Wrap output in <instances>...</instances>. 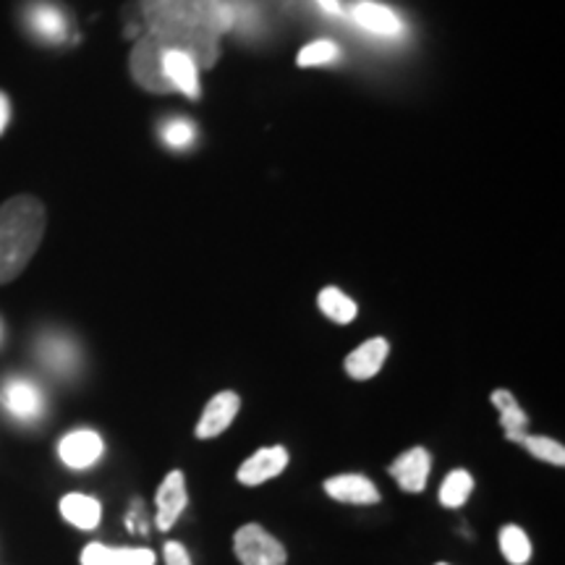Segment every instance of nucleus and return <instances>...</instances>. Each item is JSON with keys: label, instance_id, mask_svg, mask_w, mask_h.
<instances>
[{"label": "nucleus", "instance_id": "1", "mask_svg": "<svg viewBox=\"0 0 565 565\" xmlns=\"http://www.w3.org/2000/svg\"><path fill=\"white\" fill-rule=\"evenodd\" d=\"M152 38L168 47L186 51L200 68H210L221 55V34L231 30L225 0H139Z\"/></svg>", "mask_w": 565, "mask_h": 565}, {"label": "nucleus", "instance_id": "2", "mask_svg": "<svg viewBox=\"0 0 565 565\" xmlns=\"http://www.w3.org/2000/svg\"><path fill=\"white\" fill-rule=\"evenodd\" d=\"M47 212L38 196H11L0 204V286L17 280L38 254Z\"/></svg>", "mask_w": 565, "mask_h": 565}, {"label": "nucleus", "instance_id": "3", "mask_svg": "<svg viewBox=\"0 0 565 565\" xmlns=\"http://www.w3.org/2000/svg\"><path fill=\"white\" fill-rule=\"evenodd\" d=\"M345 19H351L356 30H362L370 40L404 42L408 38L406 19L377 0H353L351 9L345 11Z\"/></svg>", "mask_w": 565, "mask_h": 565}, {"label": "nucleus", "instance_id": "4", "mask_svg": "<svg viewBox=\"0 0 565 565\" xmlns=\"http://www.w3.org/2000/svg\"><path fill=\"white\" fill-rule=\"evenodd\" d=\"M24 26L34 40L45 45H63L71 38L68 13L53 0H32L24 9Z\"/></svg>", "mask_w": 565, "mask_h": 565}, {"label": "nucleus", "instance_id": "5", "mask_svg": "<svg viewBox=\"0 0 565 565\" xmlns=\"http://www.w3.org/2000/svg\"><path fill=\"white\" fill-rule=\"evenodd\" d=\"M233 550L244 565H286V547L259 524H246L233 536Z\"/></svg>", "mask_w": 565, "mask_h": 565}, {"label": "nucleus", "instance_id": "6", "mask_svg": "<svg viewBox=\"0 0 565 565\" xmlns=\"http://www.w3.org/2000/svg\"><path fill=\"white\" fill-rule=\"evenodd\" d=\"M162 42L158 38H152V34H145V38H139L137 45H134L131 51V76L134 82L139 84V87H145L147 92H158V95H168L171 89V84L166 82V76H162V68H160V61H162Z\"/></svg>", "mask_w": 565, "mask_h": 565}, {"label": "nucleus", "instance_id": "7", "mask_svg": "<svg viewBox=\"0 0 565 565\" xmlns=\"http://www.w3.org/2000/svg\"><path fill=\"white\" fill-rule=\"evenodd\" d=\"M3 408L17 422H38L45 414V395L40 385L32 383L30 377H11L6 380L3 391H0Z\"/></svg>", "mask_w": 565, "mask_h": 565}, {"label": "nucleus", "instance_id": "8", "mask_svg": "<svg viewBox=\"0 0 565 565\" xmlns=\"http://www.w3.org/2000/svg\"><path fill=\"white\" fill-rule=\"evenodd\" d=\"M166 45V42H162ZM162 76L171 84L173 92H181L189 100H196L202 95L200 84V66L186 51H179V47H162V61H160Z\"/></svg>", "mask_w": 565, "mask_h": 565}, {"label": "nucleus", "instance_id": "9", "mask_svg": "<svg viewBox=\"0 0 565 565\" xmlns=\"http://www.w3.org/2000/svg\"><path fill=\"white\" fill-rule=\"evenodd\" d=\"M103 437L95 429H74L58 443V456L68 469H89L103 458Z\"/></svg>", "mask_w": 565, "mask_h": 565}, {"label": "nucleus", "instance_id": "10", "mask_svg": "<svg viewBox=\"0 0 565 565\" xmlns=\"http://www.w3.org/2000/svg\"><path fill=\"white\" fill-rule=\"evenodd\" d=\"M238 408H242V398H238L236 393L233 391L217 393L215 398L204 406L202 419L196 424V437H200V440H210V437L223 435L233 424V419H236Z\"/></svg>", "mask_w": 565, "mask_h": 565}, {"label": "nucleus", "instance_id": "11", "mask_svg": "<svg viewBox=\"0 0 565 565\" xmlns=\"http://www.w3.org/2000/svg\"><path fill=\"white\" fill-rule=\"evenodd\" d=\"M286 466H288V450L282 448V445L263 448L242 463V469H238V482L246 487H257L267 482V479L282 475Z\"/></svg>", "mask_w": 565, "mask_h": 565}, {"label": "nucleus", "instance_id": "12", "mask_svg": "<svg viewBox=\"0 0 565 565\" xmlns=\"http://www.w3.org/2000/svg\"><path fill=\"white\" fill-rule=\"evenodd\" d=\"M158 524L160 532H168L175 521H179V515L183 513V508H186V479H183L181 471H171L166 479H162L160 490H158Z\"/></svg>", "mask_w": 565, "mask_h": 565}, {"label": "nucleus", "instance_id": "13", "mask_svg": "<svg viewBox=\"0 0 565 565\" xmlns=\"http://www.w3.org/2000/svg\"><path fill=\"white\" fill-rule=\"evenodd\" d=\"M429 469H433V458L424 448L406 450L398 461L391 463V475L395 477L401 490L406 492H422L427 487Z\"/></svg>", "mask_w": 565, "mask_h": 565}, {"label": "nucleus", "instance_id": "14", "mask_svg": "<svg viewBox=\"0 0 565 565\" xmlns=\"http://www.w3.org/2000/svg\"><path fill=\"white\" fill-rule=\"evenodd\" d=\"M324 492L338 503L351 505H374L380 503V490L374 487L372 479L362 475H341L324 482Z\"/></svg>", "mask_w": 565, "mask_h": 565}, {"label": "nucleus", "instance_id": "15", "mask_svg": "<svg viewBox=\"0 0 565 565\" xmlns=\"http://www.w3.org/2000/svg\"><path fill=\"white\" fill-rule=\"evenodd\" d=\"M387 351H391V345H387L385 338H372V341L362 343L345 356L343 370L353 380H372L374 374L383 370Z\"/></svg>", "mask_w": 565, "mask_h": 565}, {"label": "nucleus", "instance_id": "16", "mask_svg": "<svg viewBox=\"0 0 565 565\" xmlns=\"http://www.w3.org/2000/svg\"><path fill=\"white\" fill-rule=\"evenodd\" d=\"M38 353L42 364H45L51 372H58V374H71L76 370V364H79V351H76L74 341L66 335H55V333L45 335L38 345Z\"/></svg>", "mask_w": 565, "mask_h": 565}, {"label": "nucleus", "instance_id": "17", "mask_svg": "<svg viewBox=\"0 0 565 565\" xmlns=\"http://www.w3.org/2000/svg\"><path fill=\"white\" fill-rule=\"evenodd\" d=\"M61 513L71 526L84 529V532H92V529H97V524H100L103 508L95 498H89V494L71 492L61 500Z\"/></svg>", "mask_w": 565, "mask_h": 565}, {"label": "nucleus", "instance_id": "18", "mask_svg": "<svg viewBox=\"0 0 565 565\" xmlns=\"http://www.w3.org/2000/svg\"><path fill=\"white\" fill-rule=\"evenodd\" d=\"M492 404L498 406L500 412V424H503L505 437L511 443H521L526 437V427H529V416L524 414V408L519 406V401L513 398V393L508 391H494Z\"/></svg>", "mask_w": 565, "mask_h": 565}, {"label": "nucleus", "instance_id": "19", "mask_svg": "<svg viewBox=\"0 0 565 565\" xmlns=\"http://www.w3.org/2000/svg\"><path fill=\"white\" fill-rule=\"evenodd\" d=\"M317 303H320V312L338 324H349L356 320V301H353L351 296H345L341 288H322L320 296H317Z\"/></svg>", "mask_w": 565, "mask_h": 565}, {"label": "nucleus", "instance_id": "20", "mask_svg": "<svg viewBox=\"0 0 565 565\" xmlns=\"http://www.w3.org/2000/svg\"><path fill=\"white\" fill-rule=\"evenodd\" d=\"M500 550H503L505 561L511 565H524L532 557V542L524 529L503 526L500 529Z\"/></svg>", "mask_w": 565, "mask_h": 565}, {"label": "nucleus", "instance_id": "21", "mask_svg": "<svg viewBox=\"0 0 565 565\" xmlns=\"http://www.w3.org/2000/svg\"><path fill=\"white\" fill-rule=\"evenodd\" d=\"M471 490H475V479H471L469 471H450L440 487V503L445 508H461L466 500H469Z\"/></svg>", "mask_w": 565, "mask_h": 565}, {"label": "nucleus", "instance_id": "22", "mask_svg": "<svg viewBox=\"0 0 565 565\" xmlns=\"http://www.w3.org/2000/svg\"><path fill=\"white\" fill-rule=\"evenodd\" d=\"M341 45H338L335 40H315L309 42L307 47H301L299 51V63L301 68H309V66H330V63H338L341 61Z\"/></svg>", "mask_w": 565, "mask_h": 565}, {"label": "nucleus", "instance_id": "23", "mask_svg": "<svg viewBox=\"0 0 565 565\" xmlns=\"http://www.w3.org/2000/svg\"><path fill=\"white\" fill-rule=\"evenodd\" d=\"M160 139L162 145H168L171 150H189L196 141V126L189 118H171V121L160 124Z\"/></svg>", "mask_w": 565, "mask_h": 565}, {"label": "nucleus", "instance_id": "24", "mask_svg": "<svg viewBox=\"0 0 565 565\" xmlns=\"http://www.w3.org/2000/svg\"><path fill=\"white\" fill-rule=\"evenodd\" d=\"M521 445L540 461L553 463V466H565V448L561 443H555L553 437H542V435H526Z\"/></svg>", "mask_w": 565, "mask_h": 565}, {"label": "nucleus", "instance_id": "25", "mask_svg": "<svg viewBox=\"0 0 565 565\" xmlns=\"http://www.w3.org/2000/svg\"><path fill=\"white\" fill-rule=\"evenodd\" d=\"M116 565H154V553L145 547H110Z\"/></svg>", "mask_w": 565, "mask_h": 565}, {"label": "nucleus", "instance_id": "26", "mask_svg": "<svg viewBox=\"0 0 565 565\" xmlns=\"http://www.w3.org/2000/svg\"><path fill=\"white\" fill-rule=\"evenodd\" d=\"M82 565H116V561H113V550L100 545V542H92L89 547H84Z\"/></svg>", "mask_w": 565, "mask_h": 565}, {"label": "nucleus", "instance_id": "27", "mask_svg": "<svg viewBox=\"0 0 565 565\" xmlns=\"http://www.w3.org/2000/svg\"><path fill=\"white\" fill-rule=\"evenodd\" d=\"M315 6L324 19L345 21V6L341 3V0H315Z\"/></svg>", "mask_w": 565, "mask_h": 565}, {"label": "nucleus", "instance_id": "28", "mask_svg": "<svg viewBox=\"0 0 565 565\" xmlns=\"http://www.w3.org/2000/svg\"><path fill=\"white\" fill-rule=\"evenodd\" d=\"M166 565H192V561H189L186 547H183L181 542H168V545H166Z\"/></svg>", "mask_w": 565, "mask_h": 565}, {"label": "nucleus", "instance_id": "29", "mask_svg": "<svg viewBox=\"0 0 565 565\" xmlns=\"http://www.w3.org/2000/svg\"><path fill=\"white\" fill-rule=\"evenodd\" d=\"M9 124H11V103H9V95L0 92V134L9 129Z\"/></svg>", "mask_w": 565, "mask_h": 565}, {"label": "nucleus", "instance_id": "30", "mask_svg": "<svg viewBox=\"0 0 565 565\" xmlns=\"http://www.w3.org/2000/svg\"><path fill=\"white\" fill-rule=\"evenodd\" d=\"M437 565H448V563H437Z\"/></svg>", "mask_w": 565, "mask_h": 565}, {"label": "nucleus", "instance_id": "31", "mask_svg": "<svg viewBox=\"0 0 565 565\" xmlns=\"http://www.w3.org/2000/svg\"><path fill=\"white\" fill-rule=\"evenodd\" d=\"M0 335H3V330H0Z\"/></svg>", "mask_w": 565, "mask_h": 565}]
</instances>
